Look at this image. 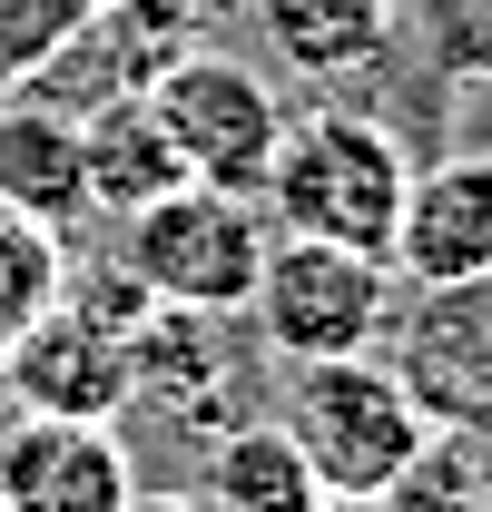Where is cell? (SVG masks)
<instances>
[{
    "mask_svg": "<svg viewBox=\"0 0 492 512\" xmlns=\"http://www.w3.org/2000/svg\"><path fill=\"white\" fill-rule=\"evenodd\" d=\"M197 503L207 512H306L315 503V473L296 434L276 414H237L207 434V463H197Z\"/></svg>",
    "mask_w": 492,
    "mask_h": 512,
    "instance_id": "cell-12",
    "label": "cell"
},
{
    "mask_svg": "<svg viewBox=\"0 0 492 512\" xmlns=\"http://www.w3.org/2000/svg\"><path fill=\"white\" fill-rule=\"evenodd\" d=\"M128 512H207L197 493H128Z\"/></svg>",
    "mask_w": 492,
    "mask_h": 512,
    "instance_id": "cell-17",
    "label": "cell"
},
{
    "mask_svg": "<svg viewBox=\"0 0 492 512\" xmlns=\"http://www.w3.org/2000/svg\"><path fill=\"white\" fill-rule=\"evenodd\" d=\"M394 316V266L365 247H325V237H266L246 325L266 355L325 365V355H374V335Z\"/></svg>",
    "mask_w": 492,
    "mask_h": 512,
    "instance_id": "cell-4",
    "label": "cell"
},
{
    "mask_svg": "<svg viewBox=\"0 0 492 512\" xmlns=\"http://www.w3.org/2000/svg\"><path fill=\"white\" fill-rule=\"evenodd\" d=\"M158 394L178 424L217 434L246 414V365L227 355V316H187V306H148V325L128 335V404Z\"/></svg>",
    "mask_w": 492,
    "mask_h": 512,
    "instance_id": "cell-9",
    "label": "cell"
},
{
    "mask_svg": "<svg viewBox=\"0 0 492 512\" xmlns=\"http://www.w3.org/2000/svg\"><path fill=\"white\" fill-rule=\"evenodd\" d=\"M79 158H89V217H138L148 197L187 188V168H178V148L158 138L148 99L89 109V119H79Z\"/></svg>",
    "mask_w": 492,
    "mask_h": 512,
    "instance_id": "cell-13",
    "label": "cell"
},
{
    "mask_svg": "<svg viewBox=\"0 0 492 512\" xmlns=\"http://www.w3.org/2000/svg\"><path fill=\"white\" fill-rule=\"evenodd\" d=\"M306 512H394V503H384V493H315Z\"/></svg>",
    "mask_w": 492,
    "mask_h": 512,
    "instance_id": "cell-16",
    "label": "cell"
},
{
    "mask_svg": "<svg viewBox=\"0 0 492 512\" xmlns=\"http://www.w3.org/2000/svg\"><path fill=\"white\" fill-rule=\"evenodd\" d=\"M138 463L119 424L79 414H10L0 424V512H128Z\"/></svg>",
    "mask_w": 492,
    "mask_h": 512,
    "instance_id": "cell-7",
    "label": "cell"
},
{
    "mask_svg": "<svg viewBox=\"0 0 492 512\" xmlns=\"http://www.w3.org/2000/svg\"><path fill=\"white\" fill-rule=\"evenodd\" d=\"M384 266L424 296H453V286H483L492 276V158H433L404 178V207H394V247Z\"/></svg>",
    "mask_w": 492,
    "mask_h": 512,
    "instance_id": "cell-8",
    "label": "cell"
},
{
    "mask_svg": "<svg viewBox=\"0 0 492 512\" xmlns=\"http://www.w3.org/2000/svg\"><path fill=\"white\" fill-rule=\"evenodd\" d=\"M394 512H492V473H483V444H443L433 434L404 473H394Z\"/></svg>",
    "mask_w": 492,
    "mask_h": 512,
    "instance_id": "cell-15",
    "label": "cell"
},
{
    "mask_svg": "<svg viewBox=\"0 0 492 512\" xmlns=\"http://www.w3.org/2000/svg\"><path fill=\"white\" fill-rule=\"evenodd\" d=\"M148 119L178 148V168L197 188H237L256 197L266 158H276V128H286V99L266 69L227 60V50H178V60L148 79Z\"/></svg>",
    "mask_w": 492,
    "mask_h": 512,
    "instance_id": "cell-5",
    "label": "cell"
},
{
    "mask_svg": "<svg viewBox=\"0 0 492 512\" xmlns=\"http://www.w3.org/2000/svg\"><path fill=\"white\" fill-rule=\"evenodd\" d=\"M60 276H69V237H50V227L0 207V345L60 296Z\"/></svg>",
    "mask_w": 492,
    "mask_h": 512,
    "instance_id": "cell-14",
    "label": "cell"
},
{
    "mask_svg": "<svg viewBox=\"0 0 492 512\" xmlns=\"http://www.w3.org/2000/svg\"><path fill=\"white\" fill-rule=\"evenodd\" d=\"M187 50V0H79L60 40L30 60V99H50L69 119L109 109V99H148V79Z\"/></svg>",
    "mask_w": 492,
    "mask_h": 512,
    "instance_id": "cell-6",
    "label": "cell"
},
{
    "mask_svg": "<svg viewBox=\"0 0 492 512\" xmlns=\"http://www.w3.org/2000/svg\"><path fill=\"white\" fill-rule=\"evenodd\" d=\"M0 207L79 237L89 227V158H79V119L30 99V89H0Z\"/></svg>",
    "mask_w": 492,
    "mask_h": 512,
    "instance_id": "cell-10",
    "label": "cell"
},
{
    "mask_svg": "<svg viewBox=\"0 0 492 512\" xmlns=\"http://www.w3.org/2000/svg\"><path fill=\"white\" fill-rule=\"evenodd\" d=\"M246 10H256L266 60L296 69V79H325V89L384 69L394 20H404V0H246Z\"/></svg>",
    "mask_w": 492,
    "mask_h": 512,
    "instance_id": "cell-11",
    "label": "cell"
},
{
    "mask_svg": "<svg viewBox=\"0 0 492 512\" xmlns=\"http://www.w3.org/2000/svg\"><path fill=\"white\" fill-rule=\"evenodd\" d=\"M266 207L237 188H168L148 197L138 217H119V266L187 316H246V286H256V256H266Z\"/></svg>",
    "mask_w": 492,
    "mask_h": 512,
    "instance_id": "cell-3",
    "label": "cell"
},
{
    "mask_svg": "<svg viewBox=\"0 0 492 512\" xmlns=\"http://www.w3.org/2000/svg\"><path fill=\"white\" fill-rule=\"evenodd\" d=\"M296 453H306L315 493H394V473L433 444V414L404 365L384 355H325V365H296V394L276 414Z\"/></svg>",
    "mask_w": 492,
    "mask_h": 512,
    "instance_id": "cell-2",
    "label": "cell"
},
{
    "mask_svg": "<svg viewBox=\"0 0 492 512\" xmlns=\"http://www.w3.org/2000/svg\"><path fill=\"white\" fill-rule=\"evenodd\" d=\"M404 138L365 109H286L276 128V158L256 178V207L276 237H325V247H365L384 256L394 247V207H404Z\"/></svg>",
    "mask_w": 492,
    "mask_h": 512,
    "instance_id": "cell-1",
    "label": "cell"
}]
</instances>
